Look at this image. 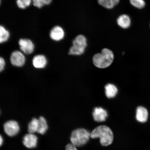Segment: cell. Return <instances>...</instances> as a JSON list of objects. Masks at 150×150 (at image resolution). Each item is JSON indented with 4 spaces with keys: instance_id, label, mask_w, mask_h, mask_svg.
I'll return each instance as SVG.
<instances>
[{
    "instance_id": "cell-20",
    "label": "cell",
    "mask_w": 150,
    "mask_h": 150,
    "mask_svg": "<svg viewBox=\"0 0 150 150\" xmlns=\"http://www.w3.org/2000/svg\"><path fill=\"white\" fill-rule=\"evenodd\" d=\"M129 2L132 6L139 9L144 8L146 4L144 0H129Z\"/></svg>"
},
{
    "instance_id": "cell-1",
    "label": "cell",
    "mask_w": 150,
    "mask_h": 150,
    "mask_svg": "<svg viewBox=\"0 0 150 150\" xmlns=\"http://www.w3.org/2000/svg\"><path fill=\"white\" fill-rule=\"evenodd\" d=\"M91 138H99L101 145L104 146H109L114 139L113 132L109 127L106 125H100L94 129L91 133Z\"/></svg>"
},
{
    "instance_id": "cell-12",
    "label": "cell",
    "mask_w": 150,
    "mask_h": 150,
    "mask_svg": "<svg viewBox=\"0 0 150 150\" xmlns=\"http://www.w3.org/2000/svg\"><path fill=\"white\" fill-rule=\"evenodd\" d=\"M148 117L149 112L144 107H138L136 110L137 120L141 123H145L147 120Z\"/></svg>"
},
{
    "instance_id": "cell-25",
    "label": "cell",
    "mask_w": 150,
    "mask_h": 150,
    "mask_svg": "<svg viewBox=\"0 0 150 150\" xmlns=\"http://www.w3.org/2000/svg\"></svg>"
},
{
    "instance_id": "cell-4",
    "label": "cell",
    "mask_w": 150,
    "mask_h": 150,
    "mask_svg": "<svg viewBox=\"0 0 150 150\" xmlns=\"http://www.w3.org/2000/svg\"><path fill=\"white\" fill-rule=\"evenodd\" d=\"M73 46L69 50L70 55H80L83 54L87 46V39L84 35H79L73 41Z\"/></svg>"
},
{
    "instance_id": "cell-6",
    "label": "cell",
    "mask_w": 150,
    "mask_h": 150,
    "mask_svg": "<svg viewBox=\"0 0 150 150\" xmlns=\"http://www.w3.org/2000/svg\"><path fill=\"white\" fill-rule=\"evenodd\" d=\"M11 64L14 66L20 67L23 66L25 64V58L21 52L16 50L11 54L10 57Z\"/></svg>"
},
{
    "instance_id": "cell-18",
    "label": "cell",
    "mask_w": 150,
    "mask_h": 150,
    "mask_svg": "<svg viewBox=\"0 0 150 150\" xmlns=\"http://www.w3.org/2000/svg\"><path fill=\"white\" fill-rule=\"evenodd\" d=\"M10 36L8 30L3 25L0 27V42L3 43L7 42Z\"/></svg>"
},
{
    "instance_id": "cell-21",
    "label": "cell",
    "mask_w": 150,
    "mask_h": 150,
    "mask_svg": "<svg viewBox=\"0 0 150 150\" xmlns=\"http://www.w3.org/2000/svg\"><path fill=\"white\" fill-rule=\"evenodd\" d=\"M32 0H16V4L19 8L24 9L30 5Z\"/></svg>"
},
{
    "instance_id": "cell-8",
    "label": "cell",
    "mask_w": 150,
    "mask_h": 150,
    "mask_svg": "<svg viewBox=\"0 0 150 150\" xmlns=\"http://www.w3.org/2000/svg\"><path fill=\"white\" fill-rule=\"evenodd\" d=\"M38 138L33 134L29 133L25 135L23 138V143L28 149H33L36 147Z\"/></svg>"
},
{
    "instance_id": "cell-11",
    "label": "cell",
    "mask_w": 150,
    "mask_h": 150,
    "mask_svg": "<svg viewBox=\"0 0 150 150\" xmlns=\"http://www.w3.org/2000/svg\"><path fill=\"white\" fill-rule=\"evenodd\" d=\"M117 22V25L120 28L126 29L130 27L131 24V20L128 15L122 14L118 17Z\"/></svg>"
},
{
    "instance_id": "cell-7",
    "label": "cell",
    "mask_w": 150,
    "mask_h": 150,
    "mask_svg": "<svg viewBox=\"0 0 150 150\" xmlns=\"http://www.w3.org/2000/svg\"><path fill=\"white\" fill-rule=\"evenodd\" d=\"M18 44L21 50L24 54H31L34 50V45L32 41L29 39H20L19 41Z\"/></svg>"
},
{
    "instance_id": "cell-17",
    "label": "cell",
    "mask_w": 150,
    "mask_h": 150,
    "mask_svg": "<svg viewBox=\"0 0 150 150\" xmlns=\"http://www.w3.org/2000/svg\"><path fill=\"white\" fill-rule=\"evenodd\" d=\"M39 127V120L34 118L29 123L28 126V131L29 133L33 134L37 132Z\"/></svg>"
},
{
    "instance_id": "cell-9",
    "label": "cell",
    "mask_w": 150,
    "mask_h": 150,
    "mask_svg": "<svg viewBox=\"0 0 150 150\" xmlns=\"http://www.w3.org/2000/svg\"><path fill=\"white\" fill-rule=\"evenodd\" d=\"M65 31L63 28L59 26H56L50 31V36L52 40L59 41L63 39L65 36Z\"/></svg>"
},
{
    "instance_id": "cell-19",
    "label": "cell",
    "mask_w": 150,
    "mask_h": 150,
    "mask_svg": "<svg viewBox=\"0 0 150 150\" xmlns=\"http://www.w3.org/2000/svg\"><path fill=\"white\" fill-rule=\"evenodd\" d=\"M52 1V0H32L33 5L39 8H42L45 5L50 4Z\"/></svg>"
},
{
    "instance_id": "cell-2",
    "label": "cell",
    "mask_w": 150,
    "mask_h": 150,
    "mask_svg": "<svg viewBox=\"0 0 150 150\" xmlns=\"http://www.w3.org/2000/svg\"><path fill=\"white\" fill-rule=\"evenodd\" d=\"M114 55L111 50L104 48L100 53L94 56L93 58V64L99 68H106L111 65L113 62Z\"/></svg>"
},
{
    "instance_id": "cell-10",
    "label": "cell",
    "mask_w": 150,
    "mask_h": 150,
    "mask_svg": "<svg viewBox=\"0 0 150 150\" xmlns=\"http://www.w3.org/2000/svg\"><path fill=\"white\" fill-rule=\"evenodd\" d=\"M94 120L95 121L100 122L106 121L108 117V112L102 108H96L93 113Z\"/></svg>"
},
{
    "instance_id": "cell-5",
    "label": "cell",
    "mask_w": 150,
    "mask_h": 150,
    "mask_svg": "<svg viewBox=\"0 0 150 150\" xmlns=\"http://www.w3.org/2000/svg\"><path fill=\"white\" fill-rule=\"evenodd\" d=\"M4 129L5 134L9 137H13L19 132L20 127L17 122L10 120L6 122L4 125Z\"/></svg>"
},
{
    "instance_id": "cell-24",
    "label": "cell",
    "mask_w": 150,
    "mask_h": 150,
    "mask_svg": "<svg viewBox=\"0 0 150 150\" xmlns=\"http://www.w3.org/2000/svg\"><path fill=\"white\" fill-rule=\"evenodd\" d=\"M3 142V139L1 135L0 136V145L1 146L2 145Z\"/></svg>"
},
{
    "instance_id": "cell-22",
    "label": "cell",
    "mask_w": 150,
    "mask_h": 150,
    "mask_svg": "<svg viewBox=\"0 0 150 150\" xmlns=\"http://www.w3.org/2000/svg\"><path fill=\"white\" fill-rule=\"evenodd\" d=\"M5 65V60L3 58H0V71L1 72L4 70Z\"/></svg>"
},
{
    "instance_id": "cell-14",
    "label": "cell",
    "mask_w": 150,
    "mask_h": 150,
    "mask_svg": "<svg viewBox=\"0 0 150 150\" xmlns=\"http://www.w3.org/2000/svg\"><path fill=\"white\" fill-rule=\"evenodd\" d=\"M120 0H98L99 4L104 8L112 9L117 6Z\"/></svg>"
},
{
    "instance_id": "cell-23",
    "label": "cell",
    "mask_w": 150,
    "mask_h": 150,
    "mask_svg": "<svg viewBox=\"0 0 150 150\" xmlns=\"http://www.w3.org/2000/svg\"><path fill=\"white\" fill-rule=\"evenodd\" d=\"M65 150H78L76 147L72 144H69L66 146Z\"/></svg>"
},
{
    "instance_id": "cell-13",
    "label": "cell",
    "mask_w": 150,
    "mask_h": 150,
    "mask_svg": "<svg viewBox=\"0 0 150 150\" xmlns=\"http://www.w3.org/2000/svg\"><path fill=\"white\" fill-rule=\"evenodd\" d=\"M47 60L45 56L42 55L35 56L33 59V65L36 69H43L46 66Z\"/></svg>"
},
{
    "instance_id": "cell-16",
    "label": "cell",
    "mask_w": 150,
    "mask_h": 150,
    "mask_svg": "<svg viewBox=\"0 0 150 150\" xmlns=\"http://www.w3.org/2000/svg\"><path fill=\"white\" fill-rule=\"evenodd\" d=\"M39 127L37 133L41 134H45L48 129V125L46 120L45 118L41 116L39 118Z\"/></svg>"
},
{
    "instance_id": "cell-15",
    "label": "cell",
    "mask_w": 150,
    "mask_h": 150,
    "mask_svg": "<svg viewBox=\"0 0 150 150\" xmlns=\"http://www.w3.org/2000/svg\"><path fill=\"white\" fill-rule=\"evenodd\" d=\"M105 91L106 96L108 98H114L117 95L118 92L117 87L114 84L110 83L105 86Z\"/></svg>"
},
{
    "instance_id": "cell-3",
    "label": "cell",
    "mask_w": 150,
    "mask_h": 150,
    "mask_svg": "<svg viewBox=\"0 0 150 150\" xmlns=\"http://www.w3.org/2000/svg\"><path fill=\"white\" fill-rule=\"evenodd\" d=\"M91 134L83 128H79L73 131L70 136L71 144L76 147L83 146L88 142Z\"/></svg>"
}]
</instances>
